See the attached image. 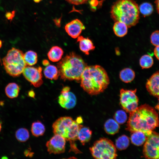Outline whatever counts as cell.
Returning a JSON list of instances; mask_svg holds the SVG:
<instances>
[{"label":"cell","instance_id":"1","mask_svg":"<svg viewBox=\"0 0 159 159\" xmlns=\"http://www.w3.org/2000/svg\"><path fill=\"white\" fill-rule=\"evenodd\" d=\"M159 124L158 113L153 108L145 104L130 113L126 129L132 133L141 131L147 136Z\"/></svg>","mask_w":159,"mask_h":159},{"label":"cell","instance_id":"2","mask_svg":"<svg viewBox=\"0 0 159 159\" xmlns=\"http://www.w3.org/2000/svg\"><path fill=\"white\" fill-rule=\"evenodd\" d=\"M80 86L83 90L91 95H96L103 92L110 83L107 72L99 65L87 66L82 75Z\"/></svg>","mask_w":159,"mask_h":159},{"label":"cell","instance_id":"3","mask_svg":"<svg viewBox=\"0 0 159 159\" xmlns=\"http://www.w3.org/2000/svg\"><path fill=\"white\" fill-rule=\"evenodd\" d=\"M110 14L114 21L123 22L129 28L135 25L140 19L139 7L133 0H118L112 6Z\"/></svg>","mask_w":159,"mask_h":159},{"label":"cell","instance_id":"4","mask_svg":"<svg viewBox=\"0 0 159 159\" xmlns=\"http://www.w3.org/2000/svg\"><path fill=\"white\" fill-rule=\"evenodd\" d=\"M87 64L82 57L74 52L67 55L57 64L59 76L63 80L80 81Z\"/></svg>","mask_w":159,"mask_h":159},{"label":"cell","instance_id":"5","mask_svg":"<svg viewBox=\"0 0 159 159\" xmlns=\"http://www.w3.org/2000/svg\"><path fill=\"white\" fill-rule=\"evenodd\" d=\"M24 54L20 50L12 47L2 59L3 64L6 73L10 76L19 77L27 66L24 58Z\"/></svg>","mask_w":159,"mask_h":159},{"label":"cell","instance_id":"6","mask_svg":"<svg viewBox=\"0 0 159 159\" xmlns=\"http://www.w3.org/2000/svg\"><path fill=\"white\" fill-rule=\"evenodd\" d=\"M90 150L95 159H114L117 156L116 146L111 140L106 138L96 141Z\"/></svg>","mask_w":159,"mask_h":159},{"label":"cell","instance_id":"7","mask_svg":"<svg viewBox=\"0 0 159 159\" xmlns=\"http://www.w3.org/2000/svg\"><path fill=\"white\" fill-rule=\"evenodd\" d=\"M143 152L146 158L159 159V133L153 131L147 136Z\"/></svg>","mask_w":159,"mask_h":159},{"label":"cell","instance_id":"8","mask_svg":"<svg viewBox=\"0 0 159 159\" xmlns=\"http://www.w3.org/2000/svg\"><path fill=\"white\" fill-rule=\"evenodd\" d=\"M137 89L127 90L122 89L120 91V103L123 109L130 113L138 107V98L136 95Z\"/></svg>","mask_w":159,"mask_h":159},{"label":"cell","instance_id":"9","mask_svg":"<svg viewBox=\"0 0 159 159\" xmlns=\"http://www.w3.org/2000/svg\"><path fill=\"white\" fill-rule=\"evenodd\" d=\"M42 69L41 67H37L26 66L22 74L25 78L36 87L41 86L43 84Z\"/></svg>","mask_w":159,"mask_h":159},{"label":"cell","instance_id":"10","mask_svg":"<svg viewBox=\"0 0 159 159\" xmlns=\"http://www.w3.org/2000/svg\"><path fill=\"white\" fill-rule=\"evenodd\" d=\"M65 139L58 135H54L46 144L47 151L49 154H59L65 151Z\"/></svg>","mask_w":159,"mask_h":159},{"label":"cell","instance_id":"11","mask_svg":"<svg viewBox=\"0 0 159 159\" xmlns=\"http://www.w3.org/2000/svg\"><path fill=\"white\" fill-rule=\"evenodd\" d=\"M74 121L70 117H63L58 118L52 125L54 134L59 135L66 139L68 129Z\"/></svg>","mask_w":159,"mask_h":159},{"label":"cell","instance_id":"12","mask_svg":"<svg viewBox=\"0 0 159 159\" xmlns=\"http://www.w3.org/2000/svg\"><path fill=\"white\" fill-rule=\"evenodd\" d=\"M70 89L69 87H64L58 97V102L59 105L66 109L73 108L76 104V96L74 93L70 91Z\"/></svg>","mask_w":159,"mask_h":159},{"label":"cell","instance_id":"13","mask_svg":"<svg viewBox=\"0 0 159 159\" xmlns=\"http://www.w3.org/2000/svg\"><path fill=\"white\" fill-rule=\"evenodd\" d=\"M83 125L77 123L74 121L72 124L68 129L66 140L69 142L70 149L69 152H72L76 154H79L82 152L78 148L76 143L77 140L78 135L80 128Z\"/></svg>","mask_w":159,"mask_h":159},{"label":"cell","instance_id":"14","mask_svg":"<svg viewBox=\"0 0 159 159\" xmlns=\"http://www.w3.org/2000/svg\"><path fill=\"white\" fill-rule=\"evenodd\" d=\"M67 34L71 37L77 38L82 31L85 28L82 22L78 19H75L67 24L64 27Z\"/></svg>","mask_w":159,"mask_h":159},{"label":"cell","instance_id":"15","mask_svg":"<svg viewBox=\"0 0 159 159\" xmlns=\"http://www.w3.org/2000/svg\"><path fill=\"white\" fill-rule=\"evenodd\" d=\"M146 87L150 95L159 97V71L154 73L148 80Z\"/></svg>","mask_w":159,"mask_h":159},{"label":"cell","instance_id":"16","mask_svg":"<svg viewBox=\"0 0 159 159\" xmlns=\"http://www.w3.org/2000/svg\"><path fill=\"white\" fill-rule=\"evenodd\" d=\"M77 41L79 42L80 50L86 55H89V52L93 50L95 48L92 41L88 38L79 36L77 38Z\"/></svg>","mask_w":159,"mask_h":159},{"label":"cell","instance_id":"17","mask_svg":"<svg viewBox=\"0 0 159 159\" xmlns=\"http://www.w3.org/2000/svg\"><path fill=\"white\" fill-rule=\"evenodd\" d=\"M92 133V131L89 128L82 126L79 130L77 139L83 145H84L90 140Z\"/></svg>","mask_w":159,"mask_h":159},{"label":"cell","instance_id":"18","mask_svg":"<svg viewBox=\"0 0 159 159\" xmlns=\"http://www.w3.org/2000/svg\"><path fill=\"white\" fill-rule=\"evenodd\" d=\"M64 53L63 49L58 46L52 47L47 53L49 59L52 62H57L62 58Z\"/></svg>","mask_w":159,"mask_h":159},{"label":"cell","instance_id":"19","mask_svg":"<svg viewBox=\"0 0 159 159\" xmlns=\"http://www.w3.org/2000/svg\"><path fill=\"white\" fill-rule=\"evenodd\" d=\"M104 127L106 132L110 135L116 133L120 128L119 124L115 120L112 119H109L105 122Z\"/></svg>","mask_w":159,"mask_h":159},{"label":"cell","instance_id":"20","mask_svg":"<svg viewBox=\"0 0 159 159\" xmlns=\"http://www.w3.org/2000/svg\"><path fill=\"white\" fill-rule=\"evenodd\" d=\"M20 89L19 85L14 82L8 84L5 88L6 95L9 98L13 99L17 97L19 95Z\"/></svg>","mask_w":159,"mask_h":159},{"label":"cell","instance_id":"21","mask_svg":"<svg viewBox=\"0 0 159 159\" xmlns=\"http://www.w3.org/2000/svg\"><path fill=\"white\" fill-rule=\"evenodd\" d=\"M44 74L46 78L51 80H57L59 76L57 68L51 64L46 67L44 70Z\"/></svg>","mask_w":159,"mask_h":159},{"label":"cell","instance_id":"22","mask_svg":"<svg viewBox=\"0 0 159 159\" xmlns=\"http://www.w3.org/2000/svg\"><path fill=\"white\" fill-rule=\"evenodd\" d=\"M135 74L132 69L126 68L121 71L119 74L120 80L123 82L128 83L132 82L134 79Z\"/></svg>","mask_w":159,"mask_h":159},{"label":"cell","instance_id":"23","mask_svg":"<svg viewBox=\"0 0 159 159\" xmlns=\"http://www.w3.org/2000/svg\"><path fill=\"white\" fill-rule=\"evenodd\" d=\"M113 28L115 34L118 37H123L127 33V26L122 22L116 21L114 24Z\"/></svg>","mask_w":159,"mask_h":159},{"label":"cell","instance_id":"24","mask_svg":"<svg viewBox=\"0 0 159 159\" xmlns=\"http://www.w3.org/2000/svg\"><path fill=\"white\" fill-rule=\"evenodd\" d=\"M132 133L130 139L132 143L134 145L140 146L145 142L147 136L143 132L137 131Z\"/></svg>","mask_w":159,"mask_h":159},{"label":"cell","instance_id":"25","mask_svg":"<svg viewBox=\"0 0 159 159\" xmlns=\"http://www.w3.org/2000/svg\"><path fill=\"white\" fill-rule=\"evenodd\" d=\"M45 130V126L40 121H37L32 123L31 131L32 135L34 136L38 137L42 135Z\"/></svg>","mask_w":159,"mask_h":159},{"label":"cell","instance_id":"26","mask_svg":"<svg viewBox=\"0 0 159 159\" xmlns=\"http://www.w3.org/2000/svg\"><path fill=\"white\" fill-rule=\"evenodd\" d=\"M24 58L27 65L32 66L36 64L37 61V55L35 52L29 50L24 54Z\"/></svg>","mask_w":159,"mask_h":159},{"label":"cell","instance_id":"27","mask_svg":"<svg viewBox=\"0 0 159 159\" xmlns=\"http://www.w3.org/2000/svg\"><path fill=\"white\" fill-rule=\"evenodd\" d=\"M129 143L130 141L128 137L125 135H122L116 140V147L119 150H124L128 147Z\"/></svg>","mask_w":159,"mask_h":159},{"label":"cell","instance_id":"28","mask_svg":"<svg viewBox=\"0 0 159 159\" xmlns=\"http://www.w3.org/2000/svg\"><path fill=\"white\" fill-rule=\"evenodd\" d=\"M15 136L17 140L21 142L26 141L29 137V132L26 128H21L18 129L15 133Z\"/></svg>","mask_w":159,"mask_h":159},{"label":"cell","instance_id":"29","mask_svg":"<svg viewBox=\"0 0 159 159\" xmlns=\"http://www.w3.org/2000/svg\"><path fill=\"white\" fill-rule=\"evenodd\" d=\"M139 63L142 69L149 68L153 65V60L151 56L148 54H145L141 57Z\"/></svg>","mask_w":159,"mask_h":159},{"label":"cell","instance_id":"30","mask_svg":"<svg viewBox=\"0 0 159 159\" xmlns=\"http://www.w3.org/2000/svg\"><path fill=\"white\" fill-rule=\"evenodd\" d=\"M139 8V11L145 17L150 15L153 11V7L152 4L147 2L140 4Z\"/></svg>","mask_w":159,"mask_h":159},{"label":"cell","instance_id":"31","mask_svg":"<svg viewBox=\"0 0 159 159\" xmlns=\"http://www.w3.org/2000/svg\"><path fill=\"white\" fill-rule=\"evenodd\" d=\"M114 118L115 120L119 124H123L127 121V116L125 112L122 110H119L115 113Z\"/></svg>","mask_w":159,"mask_h":159},{"label":"cell","instance_id":"32","mask_svg":"<svg viewBox=\"0 0 159 159\" xmlns=\"http://www.w3.org/2000/svg\"><path fill=\"white\" fill-rule=\"evenodd\" d=\"M151 43L155 46H159V30H156L151 34L150 37Z\"/></svg>","mask_w":159,"mask_h":159},{"label":"cell","instance_id":"33","mask_svg":"<svg viewBox=\"0 0 159 159\" xmlns=\"http://www.w3.org/2000/svg\"><path fill=\"white\" fill-rule=\"evenodd\" d=\"M69 3L75 5H79L86 3L89 0H65Z\"/></svg>","mask_w":159,"mask_h":159},{"label":"cell","instance_id":"34","mask_svg":"<svg viewBox=\"0 0 159 159\" xmlns=\"http://www.w3.org/2000/svg\"><path fill=\"white\" fill-rule=\"evenodd\" d=\"M15 14V11L13 10L11 12H6L5 16L6 19L11 21L14 17Z\"/></svg>","mask_w":159,"mask_h":159},{"label":"cell","instance_id":"35","mask_svg":"<svg viewBox=\"0 0 159 159\" xmlns=\"http://www.w3.org/2000/svg\"><path fill=\"white\" fill-rule=\"evenodd\" d=\"M154 52L155 57L159 60V46L156 47L154 49Z\"/></svg>","mask_w":159,"mask_h":159},{"label":"cell","instance_id":"36","mask_svg":"<svg viewBox=\"0 0 159 159\" xmlns=\"http://www.w3.org/2000/svg\"><path fill=\"white\" fill-rule=\"evenodd\" d=\"M75 121L78 124H81L83 122V119L82 117H78L76 118Z\"/></svg>","mask_w":159,"mask_h":159},{"label":"cell","instance_id":"37","mask_svg":"<svg viewBox=\"0 0 159 159\" xmlns=\"http://www.w3.org/2000/svg\"><path fill=\"white\" fill-rule=\"evenodd\" d=\"M155 3L157 11L159 14V0H155Z\"/></svg>","mask_w":159,"mask_h":159},{"label":"cell","instance_id":"38","mask_svg":"<svg viewBox=\"0 0 159 159\" xmlns=\"http://www.w3.org/2000/svg\"><path fill=\"white\" fill-rule=\"evenodd\" d=\"M42 64L44 66H47L49 64V63L48 60L45 59L43 61Z\"/></svg>","mask_w":159,"mask_h":159},{"label":"cell","instance_id":"39","mask_svg":"<svg viewBox=\"0 0 159 159\" xmlns=\"http://www.w3.org/2000/svg\"><path fill=\"white\" fill-rule=\"evenodd\" d=\"M35 93L33 91H30L28 93L29 95L32 97L34 98L35 96Z\"/></svg>","mask_w":159,"mask_h":159},{"label":"cell","instance_id":"40","mask_svg":"<svg viewBox=\"0 0 159 159\" xmlns=\"http://www.w3.org/2000/svg\"><path fill=\"white\" fill-rule=\"evenodd\" d=\"M158 103L155 106V108L157 109L159 111V97H158Z\"/></svg>","mask_w":159,"mask_h":159},{"label":"cell","instance_id":"41","mask_svg":"<svg viewBox=\"0 0 159 159\" xmlns=\"http://www.w3.org/2000/svg\"><path fill=\"white\" fill-rule=\"evenodd\" d=\"M36 3H38L39 2L42 0H33Z\"/></svg>","mask_w":159,"mask_h":159},{"label":"cell","instance_id":"42","mask_svg":"<svg viewBox=\"0 0 159 159\" xmlns=\"http://www.w3.org/2000/svg\"><path fill=\"white\" fill-rule=\"evenodd\" d=\"M2 45V42L0 40V48L1 47Z\"/></svg>","mask_w":159,"mask_h":159},{"label":"cell","instance_id":"43","mask_svg":"<svg viewBox=\"0 0 159 159\" xmlns=\"http://www.w3.org/2000/svg\"><path fill=\"white\" fill-rule=\"evenodd\" d=\"M1 122H0V132L1 131Z\"/></svg>","mask_w":159,"mask_h":159}]
</instances>
